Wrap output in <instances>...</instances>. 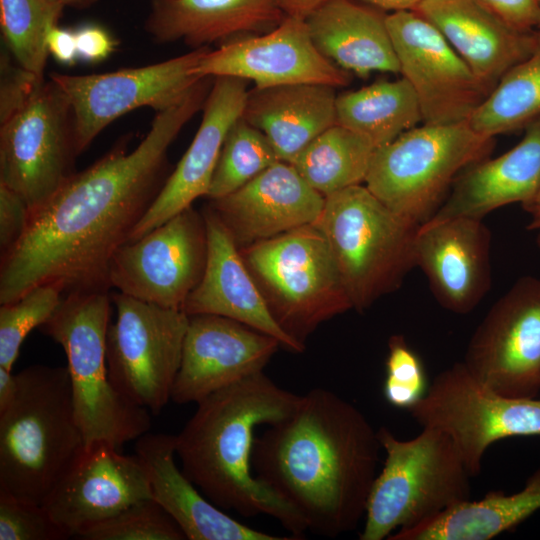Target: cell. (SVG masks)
<instances>
[{
    "instance_id": "obj_47",
    "label": "cell",
    "mask_w": 540,
    "mask_h": 540,
    "mask_svg": "<svg viewBox=\"0 0 540 540\" xmlns=\"http://www.w3.org/2000/svg\"><path fill=\"white\" fill-rule=\"evenodd\" d=\"M525 209L531 214V221L528 225V229L539 230L540 229V205H533Z\"/></svg>"
},
{
    "instance_id": "obj_4",
    "label": "cell",
    "mask_w": 540,
    "mask_h": 540,
    "mask_svg": "<svg viewBox=\"0 0 540 540\" xmlns=\"http://www.w3.org/2000/svg\"><path fill=\"white\" fill-rule=\"evenodd\" d=\"M17 395L0 413V491L42 505L85 449L68 368L16 374Z\"/></svg>"
},
{
    "instance_id": "obj_44",
    "label": "cell",
    "mask_w": 540,
    "mask_h": 540,
    "mask_svg": "<svg viewBox=\"0 0 540 540\" xmlns=\"http://www.w3.org/2000/svg\"><path fill=\"white\" fill-rule=\"evenodd\" d=\"M18 390L16 374L0 367V413L5 412L14 402Z\"/></svg>"
},
{
    "instance_id": "obj_25",
    "label": "cell",
    "mask_w": 540,
    "mask_h": 540,
    "mask_svg": "<svg viewBox=\"0 0 540 540\" xmlns=\"http://www.w3.org/2000/svg\"><path fill=\"white\" fill-rule=\"evenodd\" d=\"M152 498L177 523L189 540H294L247 526L217 507L176 463L175 435L145 433L136 440Z\"/></svg>"
},
{
    "instance_id": "obj_50",
    "label": "cell",
    "mask_w": 540,
    "mask_h": 540,
    "mask_svg": "<svg viewBox=\"0 0 540 540\" xmlns=\"http://www.w3.org/2000/svg\"><path fill=\"white\" fill-rule=\"evenodd\" d=\"M537 241H538V244L540 245V229H539V233H538V236H537Z\"/></svg>"
},
{
    "instance_id": "obj_10",
    "label": "cell",
    "mask_w": 540,
    "mask_h": 540,
    "mask_svg": "<svg viewBox=\"0 0 540 540\" xmlns=\"http://www.w3.org/2000/svg\"><path fill=\"white\" fill-rule=\"evenodd\" d=\"M422 428L445 433L470 475L481 472L491 444L540 435V399L502 395L458 362L437 374L425 395L408 410Z\"/></svg>"
},
{
    "instance_id": "obj_46",
    "label": "cell",
    "mask_w": 540,
    "mask_h": 540,
    "mask_svg": "<svg viewBox=\"0 0 540 540\" xmlns=\"http://www.w3.org/2000/svg\"><path fill=\"white\" fill-rule=\"evenodd\" d=\"M380 10L391 12L415 10L425 0H360Z\"/></svg>"
},
{
    "instance_id": "obj_36",
    "label": "cell",
    "mask_w": 540,
    "mask_h": 540,
    "mask_svg": "<svg viewBox=\"0 0 540 540\" xmlns=\"http://www.w3.org/2000/svg\"><path fill=\"white\" fill-rule=\"evenodd\" d=\"M85 540H184V533L153 498L138 501L83 531Z\"/></svg>"
},
{
    "instance_id": "obj_24",
    "label": "cell",
    "mask_w": 540,
    "mask_h": 540,
    "mask_svg": "<svg viewBox=\"0 0 540 540\" xmlns=\"http://www.w3.org/2000/svg\"><path fill=\"white\" fill-rule=\"evenodd\" d=\"M414 11L439 30L489 94L536 45V30L512 26L479 0H425Z\"/></svg>"
},
{
    "instance_id": "obj_21",
    "label": "cell",
    "mask_w": 540,
    "mask_h": 540,
    "mask_svg": "<svg viewBox=\"0 0 540 540\" xmlns=\"http://www.w3.org/2000/svg\"><path fill=\"white\" fill-rule=\"evenodd\" d=\"M247 83L239 77H214L190 146L131 232L128 242L141 238L190 207L195 199L207 196L225 138L242 115Z\"/></svg>"
},
{
    "instance_id": "obj_23",
    "label": "cell",
    "mask_w": 540,
    "mask_h": 540,
    "mask_svg": "<svg viewBox=\"0 0 540 540\" xmlns=\"http://www.w3.org/2000/svg\"><path fill=\"white\" fill-rule=\"evenodd\" d=\"M203 216L208 245L206 266L182 310L188 316L211 314L238 321L274 337L289 351L302 352L305 345L275 320L225 225L211 207Z\"/></svg>"
},
{
    "instance_id": "obj_11",
    "label": "cell",
    "mask_w": 540,
    "mask_h": 540,
    "mask_svg": "<svg viewBox=\"0 0 540 540\" xmlns=\"http://www.w3.org/2000/svg\"><path fill=\"white\" fill-rule=\"evenodd\" d=\"M115 322L106 336V363L115 389L132 404L158 415L171 400L189 316L115 293Z\"/></svg>"
},
{
    "instance_id": "obj_15",
    "label": "cell",
    "mask_w": 540,
    "mask_h": 540,
    "mask_svg": "<svg viewBox=\"0 0 540 540\" xmlns=\"http://www.w3.org/2000/svg\"><path fill=\"white\" fill-rule=\"evenodd\" d=\"M463 363L502 395L536 398L540 391V278L518 279L493 304L474 331Z\"/></svg>"
},
{
    "instance_id": "obj_40",
    "label": "cell",
    "mask_w": 540,
    "mask_h": 540,
    "mask_svg": "<svg viewBox=\"0 0 540 540\" xmlns=\"http://www.w3.org/2000/svg\"><path fill=\"white\" fill-rule=\"evenodd\" d=\"M30 209L14 190L0 183V252L11 249L28 226Z\"/></svg>"
},
{
    "instance_id": "obj_2",
    "label": "cell",
    "mask_w": 540,
    "mask_h": 540,
    "mask_svg": "<svg viewBox=\"0 0 540 540\" xmlns=\"http://www.w3.org/2000/svg\"><path fill=\"white\" fill-rule=\"evenodd\" d=\"M381 444L367 417L336 393L314 388L294 411L255 437V477L315 534L336 537L365 517Z\"/></svg>"
},
{
    "instance_id": "obj_45",
    "label": "cell",
    "mask_w": 540,
    "mask_h": 540,
    "mask_svg": "<svg viewBox=\"0 0 540 540\" xmlns=\"http://www.w3.org/2000/svg\"><path fill=\"white\" fill-rule=\"evenodd\" d=\"M327 0H277L285 16L306 19Z\"/></svg>"
},
{
    "instance_id": "obj_42",
    "label": "cell",
    "mask_w": 540,
    "mask_h": 540,
    "mask_svg": "<svg viewBox=\"0 0 540 540\" xmlns=\"http://www.w3.org/2000/svg\"><path fill=\"white\" fill-rule=\"evenodd\" d=\"M76 32L79 59L98 63L110 56L116 47V41L104 28L97 25H85Z\"/></svg>"
},
{
    "instance_id": "obj_13",
    "label": "cell",
    "mask_w": 540,
    "mask_h": 540,
    "mask_svg": "<svg viewBox=\"0 0 540 540\" xmlns=\"http://www.w3.org/2000/svg\"><path fill=\"white\" fill-rule=\"evenodd\" d=\"M208 50L201 47L159 63L108 73H52L50 79L71 106L77 155L124 114L145 106L157 112L179 101L201 79L193 69Z\"/></svg>"
},
{
    "instance_id": "obj_26",
    "label": "cell",
    "mask_w": 540,
    "mask_h": 540,
    "mask_svg": "<svg viewBox=\"0 0 540 540\" xmlns=\"http://www.w3.org/2000/svg\"><path fill=\"white\" fill-rule=\"evenodd\" d=\"M539 185L540 118L525 128L523 138L507 152L464 169L426 223L461 217L482 219L493 210L518 202L527 207Z\"/></svg>"
},
{
    "instance_id": "obj_48",
    "label": "cell",
    "mask_w": 540,
    "mask_h": 540,
    "mask_svg": "<svg viewBox=\"0 0 540 540\" xmlns=\"http://www.w3.org/2000/svg\"><path fill=\"white\" fill-rule=\"evenodd\" d=\"M56 2L60 3L63 7H73L78 9L87 8L94 3H96L98 0H55Z\"/></svg>"
},
{
    "instance_id": "obj_37",
    "label": "cell",
    "mask_w": 540,
    "mask_h": 540,
    "mask_svg": "<svg viewBox=\"0 0 540 540\" xmlns=\"http://www.w3.org/2000/svg\"><path fill=\"white\" fill-rule=\"evenodd\" d=\"M427 379L421 359L402 335L388 342L384 396L396 408L409 410L427 391Z\"/></svg>"
},
{
    "instance_id": "obj_34",
    "label": "cell",
    "mask_w": 540,
    "mask_h": 540,
    "mask_svg": "<svg viewBox=\"0 0 540 540\" xmlns=\"http://www.w3.org/2000/svg\"><path fill=\"white\" fill-rule=\"evenodd\" d=\"M280 161L268 138L240 117L230 128L207 197L222 198Z\"/></svg>"
},
{
    "instance_id": "obj_41",
    "label": "cell",
    "mask_w": 540,
    "mask_h": 540,
    "mask_svg": "<svg viewBox=\"0 0 540 540\" xmlns=\"http://www.w3.org/2000/svg\"><path fill=\"white\" fill-rule=\"evenodd\" d=\"M506 22L523 30H536L540 24V0H479Z\"/></svg>"
},
{
    "instance_id": "obj_16",
    "label": "cell",
    "mask_w": 540,
    "mask_h": 540,
    "mask_svg": "<svg viewBox=\"0 0 540 540\" xmlns=\"http://www.w3.org/2000/svg\"><path fill=\"white\" fill-rule=\"evenodd\" d=\"M386 22L399 74L416 94L422 124L468 122L489 94L469 66L418 12H391Z\"/></svg>"
},
{
    "instance_id": "obj_39",
    "label": "cell",
    "mask_w": 540,
    "mask_h": 540,
    "mask_svg": "<svg viewBox=\"0 0 540 540\" xmlns=\"http://www.w3.org/2000/svg\"><path fill=\"white\" fill-rule=\"evenodd\" d=\"M44 78L22 67L8 49L0 57V124L20 111L32 98Z\"/></svg>"
},
{
    "instance_id": "obj_32",
    "label": "cell",
    "mask_w": 540,
    "mask_h": 540,
    "mask_svg": "<svg viewBox=\"0 0 540 540\" xmlns=\"http://www.w3.org/2000/svg\"><path fill=\"white\" fill-rule=\"evenodd\" d=\"M536 45L498 82L468 121L476 132L494 138L525 129L540 118V29Z\"/></svg>"
},
{
    "instance_id": "obj_27",
    "label": "cell",
    "mask_w": 540,
    "mask_h": 540,
    "mask_svg": "<svg viewBox=\"0 0 540 540\" xmlns=\"http://www.w3.org/2000/svg\"><path fill=\"white\" fill-rule=\"evenodd\" d=\"M284 17L277 0H151L144 28L157 43L181 40L198 49L269 32Z\"/></svg>"
},
{
    "instance_id": "obj_7",
    "label": "cell",
    "mask_w": 540,
    "mask_h": 540,
    "mask_svg": "<svg viewBox=\"0 0 540 540\" xmlns=\"http://www.w3.org/2000/svg\"><path fill=\"white\" fill-rule=\"evenodd\" d=\"M314 225L327 240L352 307L359 311L400 287L415 266L420 226L390 210L366 186L326 196Z\"/></svg>"
},
{
    "instance_id": "obj_29",
    "label": "cell",
    "mask_w": 540,
    "mask_h": 540,
    "mask_svg": "<svg viewBox=\"0 0 540 540\" xmlns=\"http://www.w3.org/2000/svg\"><path fill=\"white\" fill-rule=\"evenodd\" d=\"M335 87L297 83L248 90L241 117L269 140L280 161L292 163L336 124Z\"/></svg>"
},
{
    "instance_id": "obj_14",
    "label": "cell",
    "mask_w": 540,
    "mask_h": 540,
    "mask_svg": "<svg viewBox=\"0 0 540 540\" xmlns=\"http://www.w3.org/2000/svg\"><path fill=\"white\" fill-rule=\"evenodd\" d=\"M207 250L204 216L190 206L119 247L109 267L110 285L133 298L182 310L203 276Z\"/></svg>"
},
{
    "instance_id": "obj_18",
    "label": "cell",
    "mask_w": 540,
    "mask_h": 540,
    "mask_svg": "<svg viewBox=\"0 0 540 540\" xmlns=\"http://www.w3.org/2000/svg\"><path fill=\"white\" fill-rule=\"evenodd\" d=\"M147 498L152 492L139 456L96 442L85 446L42 505L70 537H78Z\"/></svg>"
},
{
    "instance_id": "obj_30",
    "label": "cell",
    "mask_w": 540,
    "mask_h": 540,
    "mask_svg": "<svg viewBox=\"0 0 540 540\" xmlns=\"http://www.w3.org/2000/svg\"><path fill=\"white\" fill-rule=\"evenodd\" d=\"M422 123L416 94L403 77L337 95L336 124L382 147Z\"/></svg>"
},
{
    "instance_id": "obj_5",
    "label": "cell",
    "mask_w": 540,
    "mask_h": 540,
    "mask_svg": "<svg viewBox=\"0 0 540 540\" xmlns=\"http://www.w3.org/2000/svg\"><path fill=\"white\" fill-rule=\"evenodd\" d=\"M112 303L108 291L69 292L40 327L67 357L75 415L85 446L108 442L119 448L151 427V413L123 397L109 379L106 336Z\"/></svg>"
},
{
    "instance_id": "obj_35",
    "label": "cell",
    "mask_w": 540,
    "mask_h": 540,
    "mask_svg": "<svg viewBox=\"0 0 540 540\" xmlns=\"http://www.w3.org/2000/svg\"><path fill=\"white\" fill-rule=\"evenodd\" d=\"M64 294L58 284H43L16 301L1 305L0 367L12 370L26 336L52 317Z\"/></svg>"
},
{
    "instance_id": "obj_51",
    "label": "cell",
    "mask_w": 540,
    "mask_h": 540,
    "mask_svg": "<svg viewBox=\"0 0 540 540\" xmlns=\"http://www.w3.org/2000/svg\"><path fill=\"white\" fill-rule=\"evenodd\" d=\"M537 29H540V24H539V27Z\"/></svg>"
},
{
    "instance_id": "obj_3",
    "label": "cell",
    "mask_w": 540,
    "mask_h": 540,
    "mask_svg": "<svg viewBox=\"0 0 540 540\" xmlns=\"http://www.w3.org/2000/svg\"><path fill=\"white\" fill-rule=\"evenodd\" d=\"M300 397L259 372L202 399L175 435L181 469L207 499L244 517L271 516L295 539L305 520L255 477L251 459L256 427L288 417Z\"/></svg>"
},
{
    "instance_id": "obj_1",
    "label": "cell",
    "mask_w": 540,
    "mask_h": 540,
    "mask_svg": "<svg viewBox=\"0 0 540 540\" xmlns=\"http://www.w3.org/2000/svg\"><path fill=\"white\" fill-rule=\"evenodd\" d=\"M213 80L204 77L176 103L157 111L141 142H119L85 170L71 174L30 211L20 240L0 259V304L55 283L64 293L109 291L111 260L143 218L167 177V152L202 110Z\"/></svg>"
},
{
    "instance_id": "obj_8",
    "label": "cell",
    "mask_w": 540,
    "mask_h": 540,
    "mask_svg": "<svg viewBox=\"0 0 540 540\" xmlns=\"http://www.w3.org/2000/svg\"><path fill=\"white\" fill-rule=\"evenodd\" d=\"M494 138L468 122L416 126L375 150L365 186L390 210L421 226L438 210L458 175L487 158Z\"/></svg>"
},
{
    "instance_id": "obj_33",
    "label": "cell",
    "mask_w": 540,
    "mask_h": 540,
    "mask_svg": "<svg viewBox=\"0 0 540 540\" xmlns=\"http://www.w3.org/2000/svg\"><path fill=\"white\" fill-rule=\"evenodd\" d=\"M64 7L55 0H0V25L6 48L25 69L43 78L47 36Z\"/></svg>"
},
{
    "instance_id": "obj_17",
    "label": "cell",
    "mask_w": 540,
    "mask_h": 540,
    "mask_svg": "<svg viewBox=\"0 0 540 540\" xmlns=\"http://www.w3.org/2000/svg\"><path fill=\"white\" fill-rule=\"evenodd\" d=\"M193 73L199 77L232 76L265 88L297 83L333 87L349 84L350 73L323 56L314 45L305 19L285 16L262 34L235 37L208 50Z\"/></svg>"
},
{
    "instance_id": "obj_20",
    "label": "cell",
    "mask_w": 540,
    "mask_h": 540,
    "mask_svg": "<svg viewBox=\"0 0 540 540\" xmlns=\"http://www.w3.org/2000/svg\"><path fill=\"white\" fill-rule=\"evenodd\" d=\"M491 234L482 219L453 218L424 223L414 243L415 266L425 274L437 302L467 314L491 286Z\"/></svg>"
},
{
    "instance_id": "obj_22",
    "label": "cell",
    "mask_w": 540,
    "mask_h": 540,
    "mask_svg": "<svg viewBox=\"0 0 540 540\" xmlns=\"http://www.w3.org/2000/svg\"><path fill=\"white\" fill-rule=\"evenodd\" d=\"M324 204L292 164L278 161L210 207L242 248L314 224Z\"/></svg>"
},
{
    "instance_id": "obj_38",
    "label": "cell",
    "mask_w": 540,
    "mask_h": 540,
    "mask_svg": "<svg viewBox=\"0 0 540 540\" xmlns=\"http://www.w3.org/2000/svg\"><path fill=\"white\" fill-rule=\"evenodd\" d=\"M69 534L43 505L0 491V540H63Z\"/></svg>"
},
{
    "instance_id": "obj_43",
    "label": "cell",
    "mask_w": 540,
    "mask_h": 540,
    "mask_svg": "<svg viewBox=\"0 0 540 540\" xmlns=\"http://www.w3.org/2000/svg\"><path fill=\"white\" fill-rule=\"evenodd\" d=\"M47 49L58 62L74 65L79 59L76 32L58 25L53 27L47 36Z\"/></svg>"
},
{
    "instance_id": "obj_49",
    "label": "cell",
    "mask_w": 540,
    "mask_h": 540,
    "mask_svg": "<svg viewBox=\"0 0 540 540\" xmlns=\"http://www.w3.org/2000/svg\"><path fill=\"white\" fill-rule=\"evenodd\" d=\"M533 205H540V185H539L538 191H537V193L535 195V198L532 201V203L530 205H528L527 207H524V208H528V207L533 206Z\"/></svg>"
},
{
    "instance_id": "obj_9",
    "label": "cell",
    "mask_w": 540,
    "mask_h": 540,
    "mask_svg": "<svg viewBox=\"0 0 540 540\" xmlns=\"http://www.w3.org/2000/svg\"><path fill=\"white\" fill-rule=\"evenodd\" d=\"M278 324L301 344L352 307L327 240L305 225L239 248Z\"/></svg>"
},
{
    "instance_id": "obj_19",
    "label": "cell",
    "mask_w": 540,
    "mask_h": 540,
    "mask_svg": "<svg viewBox=\"0 0 540 540\" xmlns=\"http://www.w3.org/2000/svg\"><path fill=\"white\" fill-rule=\"evenodd\" d=\"M280 342L238 321L189 316L171 401L198 403L210 394L263 372Z\"/></svg>"
},
{
    "instance_id": "obj_6",
    "label": "cell",
    "mask_w": 540,
    "mask_h": 540,
    "mask_svg": "<svg viewBox=\"0 0 540 540\" xmlns=\"http://www.w3.org/2000/svg\"><path fill=\"white\" fill-rule=\"evenodd\" d=\"M378 437L386 457L369 494L361 540L388 539L470 499L472 476L445 433L423 428L401 440L381 427Z\"/></svg>"
},
{
    "instance_id": "obj_28",
    "label": "cell",
    "mask_w": 540,
    "mask_h": 540,
    "mask_svg": "<svg viewBox=\"0 0 540 540\" xmlns=\"http://www.w3.org/2000/svg\"><path fill=\"white\" fill-rule=\"evenodd\" d=\"M387 14L354 0H327L305 19L310 37L327 59L347 72L399 74Z\"/></svg>"
},
{
    "instance_id": "obj_31",
    "label": "cell",
    "mask_w": 540,
    "mask_h": 540,
    "mask_svg": "<svg viewBox=\"0 0 540 540\" xmlns=\"http://www.w3.org/2000/svg\"><path fill=\"white\" fill-rule=\"evenodd\" d=\"M376 148L365 136L334 124L291 163L324 197L365 181Z\"/></svg>"
},
{
    "instance_id": "obj_12",
    "label": "cell",
    "mask_w": 540,
    "mask_h": 540,
    "mask_svg": "<svg viewBox=\"0 0 540 540\" xmlns=\"http://www.w3.org/2000/svg\"><path fill=\"white\" fill-rule=\"evenodd\" d=\"M77 156L71 106L51 79L0 124V183L18 193L30 211L45 203L74 173Z\"/></svg>"
}]
</instances>
